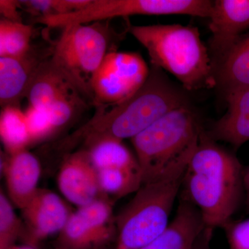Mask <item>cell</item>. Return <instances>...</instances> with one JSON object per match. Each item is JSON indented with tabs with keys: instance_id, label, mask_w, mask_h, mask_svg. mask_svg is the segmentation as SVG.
Here are the masks:
<instances>
[{
	"instance_id": "obj_1",
	"label": "cell",
	"mask_w": 249,
	"mask_h": 249,
	"mask_svg": "<svg viewBox=\"0 0 249 249\" xmlns=\"http://www.w3.org/2000/svg\"><path fill=\"white\" fill-rule=\"evenodd\" d=\"M242 165L204 131L183 175L182 199L199 210L205 228L213 231L231 221L243 183Z\"/></svg>"
},
{
	"instance_id": "obj_2",
	"label": "cell",
	"mask_w": 249,
	"mask_h": 249,
	"mask_svg": "<svg viewBox=\"0 0 249 249\" xmlns=\"http://www.w3.org/2000/svg\"><path fill=\"white\" fill-rule=\"evenodd\" d=\"M188 105L184 93L152 65L148 78L137 92L122 102L96 106L93 117L65 143L83 140L88 147L99 139H132L170 111Z\"/></svg>"
},
{
	"instance_id": "obj_3",
	"label": "cell",
	"mask_w": 249,
	"mask_h": 249,
	"mask_svg": "<svg viewBox=\"0 0 249 249\" xmlns=\"http://www.w3.org/2000/svg\"><path fill=\"white\" fill-rule=\"evenodd\" d=\"M129 32L146 49L152 65L169 72L185 89L217 86L209 49L198 28L178 24L130 26Z\"/></svg>"
},
{
	"instance_id": "obj_4",
	"label": "cell",
	"mask_w": 249,
	"mask_h": 249,
	"mask_svg": "<svg viewBox=\"0 0 249 249\" xmlns=\"http://www.w3.org/2000/svg\"><path fill=\"white\" fill-rule=\"evenodd\" d=\"M204 131L188 105L170 111L131 139L142 184L186 170Z\"/></svg>"
},
{
	"instance_id": "obj_5",
	"label": "cell",
	"mask_w": 249,
	"mask_h": 249,
	"mask_svg": "<svg viewBox=\"0 0 249 249\" xmlns=\"http://www.w3.org/2000/svg\"><path fill=\"white\" fill-rule=\"evenodd\" d=\"M185 171L180 170L142 185L115 218L114 249H142L164 231L169 225Z\"/></svg>"
},
{
	"instance_id": "obj_6",
	"label": "cell",
	"mask_w": 249,
	"mask_h": 249,
	"mask_svg": "<svg viewBox=\"0 0 249 249\" xmlns=\"http://www.w3.org/2000/svg\"><path fill=\"white\" fill-rule=\"evenodd\" d=\"M111 36L102 23L71 24L63 28L51 60L82 94L91 98L94 73L109 52Z\"/></svg>"
},
{
	"instance_id": "obj_7",
	"label": "cell",
	"mask_w": 249,
	"mask_h": 249,
	"mask_svg": "<svg viewBox=\"0 0 249 249\" xmlns=\"http://www.w3.org/2000/svg\"><path fill=\"white\" fill-rule=\"evenodd\" d=\"M150 72L140 54L111 51L93 75L91 98L96 106L122 102L142 88Z\"/></svg>"
},
{
	"instance_id": "obj_8",
	"label": "cell",
	"mask_w": 249,
	"mask_h": 249,
	"mask_svg": "<svg viewBox=\"0 0 249 249\" xmlns=\"http://www.w3.org/2000/svg\"><path fill=\"white\" fill-rule=\"evenodd\" d=\"M22 211L27 224L22 237L32 248L48 236L60 233L71 214L60 196L41 188Z\"/></svg>"
},
{
	"instance_id": "obj_9",
	"label": "cell",
	"mask_w": 249,
	"mask_h": 249,
	"mask_svg": "<svg viewBox=\"0 0 249 249\" xmlns=\"http://www.w3.org/2000/svg\"><path fill=\"white\" fill-rule=\"evenodd\" d=\"M209 19V52L214 66L234 42L249 30V0L213 1Z\"/></svg>"
},
{
	"instance_id": "obj_10",
	"label": "cell",
	"mask_w": 249,
	"mask_h": 249,
	"mask_svg": "<svg viewBox=\"0 0 249 249\" xmlns=\"http://www.w3.org/2000/svg\"><path fill=\"white\" fill-rule=\"evenodd\" d=\"M58 188L63 196L79 208L106 198L100 188L97 170L87 150L70 155L61 165Z\"/></svg>"
},
{
	"instance_id": "obj_11",
	"label": "cell",
	"mask_w": 249,
	"mask_h": 249,
	"mask_svg": "<svg viewBox=\"0 0 249 249\" xmlns=\"http://www.w3.org/2000/svg\"><path fill=\"white\" fill-rule=\"evenodd\" d=\"M228 110L206 132L214 142H224L235 149L249 142V86L224 92Z\"/></svg>"
},
{
	"instance_id": "obj_12",
	"label": "cell",
	"mask_w": 249,
	"mask_h": 249,
	"mask_svg": "<svg viewBox=\"0 0 249 249\" xmlns=\"http://www.w3.org/2000/svg\"><path fill=\"white\" fill-rule=\"evenodd\" d=\"M4 173L10 199L22 210L38 189L40 162L27 150L8 155L4 162Z\"/></svg>"
},
{
	"instance_id": "obj_13",
	"label": "cell",
	"mask_w": 249,
	"mask_h": 249,
	"mask_svg": "<svg viewBox=\"0 0 249 249\" xmlns=\"http://www.w3.org/2000/svg\"><path fill=\"white\" fill-rule=\"evenodd\" d=\"M204 229L199 210L182 199L167 229L142 249H193Z\"/></svg>"
},
{
	"instance_id": "obj_14",
	"label": "cell",
	"mask_w": 249,
	"mask_h": 249,
	"mask_svg": "<svg viewBox=\"0 0 249 249\" xmlns=\"http://www.w3.org/2000/svg\"><path fill=\"white\" fill-rule=\"evenodd\" d=\"M31 54L25 56L0 57V104L1 107L17 106L27 95L36 70L40 65Z\"/></svg>"
},
{
	"instance_id": "obj_15",
	"label": "cell",
	"mask_w": 249,
	"mask_h": 249,
	"mask_svg": "<svg viewBox=\"0 0 249 249\" xmlns=\"http://www.w3.org/2000/svg\"><path fill=\"white\" fill-rule=\"evenodd\" d=\"M76 92L79 91L49 59L39 65L26 97L29 106L45 109L55 100Z\"/></svg>"
},
{
	"instance_id": "obj_16",
	"label": "cell",
	"mask_w": 249,
	"mask_h": 249,
	"mask_svg": "<svg viewBox=\"0 0 249 249\" xmlns=\"http://www.w3.org/2000/svg\"><path fill=\"white\" fill-rule=\"evenodd\" d=\"M217 86L224 92L249 86V31L240 36L214 65Z\"/></svg>"
},
{
	"instance_id": "obj_17",
	"label": "cell",
	"mask_w": 249,
	"mask_h": 249,
	"mask_svg": "<svg viewBox=\"0 0 249 249\" xmlns=\"http://www.w3.org/2000/svg\"><path fill=\"white\" fill-rule=\"evenodd\" d=\"M87 147L90 160L97 170L105 168L141 169L137 157L124 145L123 141L99 139Z\"/></svg>"
},
{
	"instance_id": "obj_18",
	"label": "cell",
	"mask_w": 249,
	"mask_h": 249,
	"mask_svg": "<svg viewBox=\"0 0 249 249\" xmlns=\"http://www.w3.org/2000/svg\"><path fill=\"white\" fill-rule=\"evenodd\" d=\"M0 136L7 155L27 150L31 140L24 111L17 106L3 107L0 115Z\"/></svg>"
},
{
	"instance_id": "obj_19",
	"label": "cell",
	"mask_w": 249,
	"mask_h": 249,
	"mask_svg": "<svg viewBox=\"0 0 249 249\" xmlns=\"http://www.w3.org/2000/svg\"><path fill=\"white\" fill-rule=\"evenodd\" d=\"M58 243L65 249H100L110 242L83 219L78 212L71 213L59 233Z\"/></svg>"
},
{
	"instance_id": "obj_20",
	"label": "cell",
	"mask_w": 249,
	"mask_h": 249,
	"mask_svg": "<svg viewBox=\"0 0 249 249\" xmlns=\"http://www.w3.org/2000/svg\"><path fill=\"white\" fill-rule=\"evenodd\" d=\"M97 173L100 188L106 197H123L137 193L142 185L141 169L105 168Z\"/></svg>"
},
{
	"instance_id": "obj_21",
	"label": "cell",
	"mask_w": 249,
	"mask_h": 249,
	"mask_svg": "<svg viewBox=\"0 0 249 249\" xmlns=\"http://www.w3.org/2000/svg\"><path fill=\"white\" fill-rule=\"evenodd\" d=\"M33 29L22 22L0 21V57L25 56L31 51Z\"/></svg>"
},
{
	"instance_id": "obj_22",
	"label": "cell",
	"mask_w": 249,
	"mask_h": 249,
	"mask_svg": "<svg viewBox=\"0 0 249 249\" xmlns=\"http://www.w3.org/2000/svg\"><path fill=\"white\" fill-rule=\"evenodd\" d=\"M91 0H29L19 1L21 8L25 9L36 18L58 16L76 12L89 4Z\"/></svg>"
},
{
	"instance_id": "obj_23",
	"label": "cell",
	"mask_w": 249,
	"mask_h": 249,
	"mask_svg": "<svg viewBox=\"0 0 249 249\" xmlns=\"http://www.w3.org/2000/svg\"><path fill=\"white\" fill-rule=\"evenodd\" d=\"M22 223L2 191L0 193V249H10L24 234Z\"/></svg>"
},
{
	"instance_id": "obj_24",
	"label": "cell",
	"mask_w": 249,
	"mask_h": 249,
	"mask_svg": "<svg viewBox=\"0 0 249 249\" xmlns=\"http://www.w3.org/2000/svg\"><path fill=\"white\" fill-rule=\"evenodd\" d=\"M79 92L67 95L49 104L45 110L48 114L55 131L67 125L77 111L84 106Z\"/></svg>"
},
{
	"instance_id": "obj_25",
	"label": "cell",
	"mask_w": 249,
	"mask_h": 249,
	"mask_svg": "<svg viewBox=\"0 0 249 249\" xmlns=\"http://www.w3.org/2000/svg\"><path fill=\"white\" fill-rule=\"evenodd\" d=\"M31 143L48 138L55 132L45 109L29 106L26 111Z\"/></svg>"
},
{
	"instance_id": "obj_26",
	"label": "cell",
	"mask_w": 249,
	"mask_h": 249,
	"mask_svg": "<svg viewBox=\"0 0 249 249\" xmlns=\"http://www.w3.org/2000/svg\"><path fill=\"white\" fill-rule=\"evenodd\" d=\"M222 229L225 231L229 249H249V218L230 221Z\"/></svg>"
},
{
	"instance_id": "obj_27",
	"label": "cell",
	"mask_w": 249,
	"mask_h": 249,
	"mask_svg": "<svg viewBox=\"0 0 249 249\" xmlns=\"http://www.w3.org/2000/svg\"><path fill=\"white\" fill-rule=\"evenodd\" d=\"M21 7L19 1L14 0H1L0 1V13L4 19L12 22H22L18 9Z\"/></svg>"
},
{
	"instance_id": "obj_28",
	"label": "cell",
	"mask_w": 249,
	"mask_h": 249,
	"mask_svg": "<svg viewBox=\"0 0 249 249\" xmlns=\"http://www.w3.org/2000/svg\"><path fill=\"white\" fill-rule=\"evenodd\" d=\"M213 231L209 230L205 228L201 235L198 237L193 249H211L210 247V242L212 238Z\"/></svg>"
},
{
	"instance_id": "obj_29",
	"label": "cell",
	"mask_w": 249,
	"mask_h": 249,
	"mask_svg": "<svg viewBox=\"0 0 249 249\" xmlns=\"http://www.w3.org/2000/svg\"><path fill=\"white\" fill-rule=\"evenodd\" d=\"M243 183L246 191L249 192V167L247 169L244 170Z\"/></svg>"
},
{
	"instance_id": "obj_30",
	"label": "cell",
	"mask_w": 249,
	"mask_h": 249,
	"mask_svg": "<svg viewBox=\"0 0 249 249\" xmlns=\"http://www.w3.org/2000/svg\"><path fill=\"white\" fill-rule=\"evenodd\" d=\"M10 249H34L32 247H13L12 248Z\"/></svg>"
},
{
	"instance_id": "obj_31",
	"label": "cell",
	"mask_w": 249,
	"mask_h": 249,
	"mask_svg": "<svg viewBox=\"0 0 249 249\" xmlns=\"http://www.w3.org/2000/svg\"><path fill=\"white\" fill-rule=\"evenodd\" d=\"M247 207L249 210V192H247Z\"/></svg>"
},
{
	"instance_id": "obj_32",
	"label": "cell",
	"mask_w": 249,
	"mask_h": 249,
	"mask_svg": "<svg viewBox=\"0 0 249 249\" xmlns=\"http://www.w3.org/2000/svg\"><path fill=\"white\" fill-rule=\"evenodd\" d=\"M60 249H61V248H60Z\"/></svg>"
}]
</instances>
